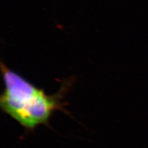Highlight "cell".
Listing matches in <instances>:
<instances>
[{
    "instance_id": "obj_1",
    "label": "cell",
    "mask_w": 148,
    "mask_h": 148,
    "mask_svg": "<svg viewBox=\"0 0 148 148\" xmlns=\"http://www.w3.org/2000/svg\"><path fill=\"white\" fill-rule=\"evenodd\" d=\"M1 69L4 88L0 97V107L26 132H34L40 125L49 127L56 110L66 111V103L63 99L71 89L73 80L66 81L57 92L49 95L3 62Z\"/></svg>"
}]
</instances>
